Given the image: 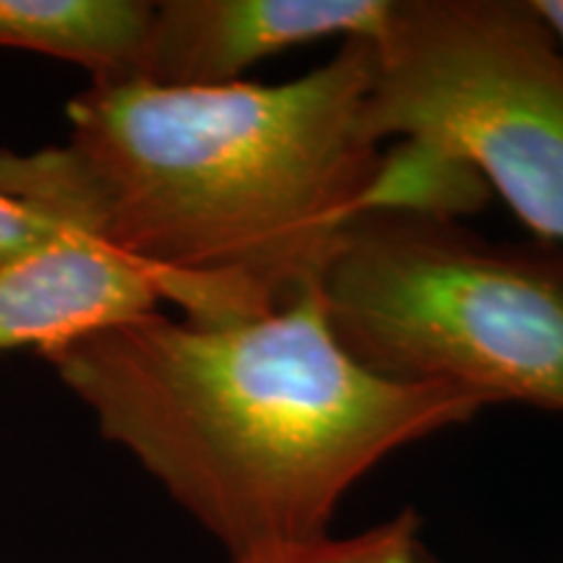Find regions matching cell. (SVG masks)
Wrapping results in <instances>:
<instances>
[{"label":"cell","instance_id":"cell-5","mask_svg":"<svg viewBox=\"0 0 563 563\" xmlns=\"http://www.w3.org/2000/svg\"><path fill=\"white\" fill-rule=\"evenodd\" d=\"M394 0H162L154 3L139 79L159 87H228L290 47L371 40Z\"/></svg>","mask_w":563,"mask_h":563},{"label":"cell","instance_id":"cell-1","mask_svg":"<svg viewBox=\"0 0 563 563\" xmlns=\"http://www.w3.org/2000/svg\"><path fill=\"white\" fill-rule=\"evenodd\" d=\"M368 40L285 84H89L66 146L0 152V194L157 274L183 319H256L319 282L365 214Z\"/></svg>","mask_w":563,"mask_h":563},{"label":"cell","instance_id":"cell-9","mask_svg":"<svg viewBox=\"0 0 563 563\" xmlns=\"http://www.w3.org/2000/svg\"><path fill=\"white\" fill-rule=\"evenodd\" d=\"M70 230L79 228L53 220V217L0 194V266L19 262L34 251L60 241Z\"/></svg>","mask_w":563,"mask_h":563},{"label":"cell","instance_id":"cell-7","mask_svg":"<svg viewBox=\"0 0 563 563\" xmlns=\"http://www.w3.org/2000/svg\"><path fill=\"white\" fill-rule=\"evenodd\" d=\"M154 3L0 0V47L87 68L91 84L139 79Z\"/></svg>","mask_w":563,"mask_h":563},{"label":"cell","instance_id":"cell-3","mask_svg":"<svg viewBox=\"0 0 563 563\" xmlns=\"http://www.w3.org/2000/svg\"><path fill=\"white\" fill-rule=\"evenodd\" d=\"M329 327L378 376L563 412V249L456 217L365 211L319 282Z\"/></svg>","mask_w":563,"mask_h":563},{"label":"cell","instance_id":"cell-10","mask_svg":"<svg viewBox=\"0 0 563 563\" xmlns=\"http://www.w3.org/2000/svg\"><path fill=\"white\" fill-rule=\"evenodd\" d=\"M532 5L563 45V0H532Z\"/></svg>","mask_w":563,"mask_h":563},{"label":"cell","instance_id":"cell-2","mask_svg":"<svg viewBox=\"0 0 563 563\" xmlns=\"http://www.w3.org/2000/svg\"><path fill=\"white\" fill-rule=\"evenodd\" d=\"M45 357L102 439L230 559L327 538L378 462L490 407L365 368L329 327L319 287L245 321L157 311Z\"/></svg>","mask_w":563,"mask_h":563},{"label":"cell","instance_id":"cell-4","mask_svg":"<svg viewBox=\"0 0 563 563\" xmlns=\"http://www.w3.org/2000/svg\"><path fill=\"white\" fill-rule=\"evenodd\" d=\"M368 47L365 136L467 167L563 249V45L532 0H394Z\"/></svg>","mask_w":563,"mask_h":563},{"label":"cell","instance_id":"cell-8","mask_svg":"<svg viewBox=\"0 0 563 563\" xmlns=\"http://www.w3.org/2000/svg\"><path fill=\"white\" fill-rule=\"evenodd\" d=\"M230 563H441L420 540V517L412 509L394 514L371 530L347 538L308 540L272 551L230 559Z\"/></svg>","mask_w":563,"mask_h":563},{"label":"cell","instance_id":"cell-6","mask_svg":"<svg viewBox=\"0 0 563 563\" xmlns=\"http://www.w3.org/2000/svg\"><path fill=\"white\" fill-rule=\"evenodd\" d=\"M167 287L87 230L0 266V352L42 355L159 311Z\"/></svg>","mask_w":563,"mask_h":563}]
</instances>
